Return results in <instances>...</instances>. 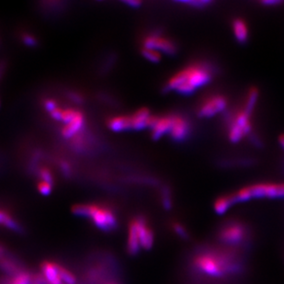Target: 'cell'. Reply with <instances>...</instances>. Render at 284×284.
I'll use <instances>...</instances> for the list:
<instances>
[{"mask_svg":"<svg viewBox=\"0 0 284 284\" xmlns=\"http://www.w3.org/2000/svg\"><path fill=\"white\" fill-rule=\"evenodd\" d=\"M142 47L151 48L158 51L159 53L169 55H174L177 53L176 45L169 38L158 33H152L146 36L142 41Z\"/></svg>","mask_w":284,"mask_h":284,"instance_id":"obj_9","label":"cell"},{"mask_svg":"<svg viewBox=\"0 0 284 284\" xmlns=\"http://www.w3.org/2000/svg\"><path fill=\"white\" fill-rule=\"evenodd\" d=\"M22 41L25 45L28 46H35L37 45V40H36L34 36L32 35V34H23L22 35Z\"/></svg>","mask_w":284,"mask_h":284,"instance_id":"obj_32","label":"cell"},{"mask_svg":"<svg viewBox=\"0 0 284 284\" xmlns=\"http://www.w3.org/2000/svg\"><path fill=\"white\" fill-rule=\"evenodd\" d=\"M236 205L234 197L231 194L228 195L220 196L217 200H215V202L213 203V210L214 212L219 214V215H222L224 213H227L231 207Z\"/></svg>","mask_w":284,"mask_h":284,"instance_id":"obj_21","label":"cell"},{"mask_svg":"<svg viewBox=\"0 0 284 284\" xmlns=\"http://www.w3.org/2000/svg\"><path fill=\"white\" fill-rule=\"evenodd\" d=\"M63 109H61L60 107L56 108L54 110H53L52 112H50V115L53 118V120H56V121H59L60 122V119H61V114H62Z\"/></svg>","mask_w":284,"mask_h":284,"instance_id":"obj_33","label":"cell"},{"mask_svg":"<svg viewBox=\"0 0 284 284\" xmlns=\"http://www.w3.org/2000/svg\"><path fill=\"white\" fill-rule=\"evenodd\" d=\"M227 98L222 95H212L205 98L197 108V115L202 119H209L220 114L227 108Z\"/></svg>","mask_w":284,"mask_h":284,"instance_id":"obj_8","label":"cell"},{"mask_svg":"<svg viewBox=\"0 0 284 284\" xmlns=\"http://www.w3.org/2000/svg\"><path fill=\"white\" fill-rule=\"evenodd\" d=\"M232 31L235 39L239 44H245L248 42L249 37V26L243 18H237L233 20Z\"/></svg>","mask_w":284,"mask_h":284,"instance_id":"obj_17","label":"cell"},{"mask_svg":"<svg viewBox=\"0 0 284 284\" xmlns=\"http://www.w3.org/2000/svg\"><path fill=\"white\" fill-rule=\"evenodd\" d=\"M141 53L142 55L148 61L152 63H158L161 61L162 58V53H159L157 50H154L151 48H147V47H142L141 49Z\"/></svg>","mask_w":284,"mask_h":284,"instance_id":"obj_24","label":"cell"},{"mask_svg":"<svg viewBox=\"0 0 284 284\" xmlns=\"http://www.w3.org/2000/svg\"><path fill=\"white\" fill-rule=\"evenodd\" d=\"M0 225L17 234L23 235L25 233V229L23 228V226L17 220H15L10 213L3 209H0Z\"/></svg>","mask_w":284,"mask_h":284,"instance_id":"obj_19","label":"cell"},{"mask_svg":"<svg viewBox=\"0 0 284 284\" xmlns=\"http://www.w3.org/2000/svg\"><path fill=\"white\" fill-rule=\"evenodd\" d=\"M41 270L49 284H63L62 280L58 275L54 262L44 261L41 265Z\"/></svg>","mask_w":284,"mask_h":284,"instance_id":"obj_20","label":"cell"},{"mask_svg":"<svg viewBox=\"0 0 284 284\" xmlns=\"http://www.w3.org/2000/svg\"><path fill=\"white\" fill-rule=\"evenodd\" d=\"M9 284H32V273L23 271L18 275L11 277Z\"/></svg>","mask_w":284,"mask_h":284,"instance_id":"obj_25","label":"cell"},{"mask_svg":"<svg viewBox=\"0 0 284 284\" xmlns=\"http://www.w3.org/2000/svg\"><path fill=\"white\" fill-rule=\"evenodd\" d=\"M83 279L87 284H123L117 259L107 252L95 253L88 259Z\"/></svg>","mask_w":284,"mask_h":284,"instance_id":"obj_3","label":"cell"},{"mask_svg":"<svg viewBox=\"0 0 284 284\" xmlns=\"http://www.w3.org/2000/svg\"><path fill=\"white\" fill-rule=\"evenodd\" d=\"M279 143L281 144V146L284 149V134H282L280 137H279Z\"/></svg>","mask_w":284,"mask_h":284,"instance_id":"obj_37","label":"cell"},{"mask_svg":"<svg viewBox=\"0 0 284 284\" xmlns=\"http://www.w3.org/2000/svg\"><path fill=\"white\" fill-rule=\"evenodd\" d=\"M152 117L150 110L145 108L136 110L131 115L133 130H142L146 127L148 128Z\"/></svg>","mask_w":284,"mask_h":284,"instance_id":"obj_16","label":"cell"},{"mask_svg":"<svg viewBox=\"0 0 284 284\" xmlns=\"http://www.w3.org/2000/svg\"><path fill=\"white\" fill-rule=\"evenodd\" d=\"M173 124V115L153 116L149 129L151 130L152 137L155 140H158L162 136L169 134Z\"/></svg>","mask_w":284,"mask_h":284,"instance_id":"obj_12","label":"cell"},{"mask_svg":"<svg viewBox=\"0 0 284 284\" xmlns=\"http://www.w3.org/2000/svg\"><path fill=\"white\" fill-rule=\"evenodd\" d=\"M217 238L223 245L241 248L249 244V228L244 223L237 221L226 222L218 230Z\"/></svg>","mask_w":284,"mask_h":284,"instance_id":"obj_6","label":"cell"},{"mask_svg":"<svg viewBox=\"0 0 284 284\" xmlns=\"http://www.w3.org/2000/svg\"><path fill=\"white\" fill-rule=\"evenodd\" d=\"M39 176L42 181H45V182H48L50 184L53 185V177L51 170L48 169H40L39 171Z\"/></svg>","mask_w":284,"mask_h":284,"instance_id":"obj_30","label":"cell"},{"mask_svg":"<svg viewBox=\"0 0 284 284\" xmlns=\"http://www.w3.org/2000/svg\"><path fill=\"white\" fill-rule=\"evenodd\" d=\"M126 4L130 5V6H133V8H136V7H139L141 5V2L140 1H127Z\"/></svg>","mask_w":284,"mask_h":284,"instance_id":"obj_35","label":"cell"},{"mask_svg":"<svg viewBox=\"0 0 284 284\" xmlns=\"http://www.w3.org/2000/svg\"><path fill=\"white\" fill-rule=\"evenodd\" d=\"M171 229L174 232V234L181 240H187L190 238V234L187 229L186 226H184L182 223L178 222H173L171 223Z\"/></svg>","mask_w":284,"mask_h":284,"instance_id":"obj_23","label":"cell"},{"mask_svg":"<svg viewBox=\"0 0 284 284\" xmlns=\"http://www.w3.org/2000/svg\"><path fill=\"white\" fill-rule=\"evenodd\" d=\"M232 195L236 205L253 199H283L284 183H257L244 187Z\"/></svg>","mask_w":284,"mask_h":284,"instance_id":"obj_5","label":"cell"},{"mask_svg":"<svg viewBox=\"0 0 284 284\" xmlns=\"http://www.w3.org/2000/svg\"><path fill=\"white\" fill-rule=\"evenodd\" d=\"M7 253H8V251L6 250V249H5L3 246L0 245V258H1V257H4Z\"/></svg>","mask_w":284,"mask_h":284,"instance_id":"obj_36","label":"cell"},{"mask_svg":"<svg viewBox=\"0 0 284 284\" xmlns=\"http://www.w3.org/2000/svg\"><path fill=\"white\" fill-rule=\"evenodd\" d=\"M141 249L142 248H141L140 240H139V237H138V232H137L135 222L133 219L129 223L126 251L131 257H134L140 253Z\"/></svg>","mask_w":284,"mask_h":284,"instance_id":"obj_14","label":"cell"},{"mask_svg":"<svg viewBox=\"0 0 284 284\" xmlns=\"http://www.w3.org/2000/svg\"><path fill=\"white\" fill-rule=\"evenodd\" d=\"M192 266L197 273L214 279L241 271V264L232 251L205 250L196 255Z\"/></svg>","mask_w":284,"mask_h":284,"instance_id":"obj_1","label":"cell"},{"mask_svg":"<svg viewBox=\"0 0 284 284\" xmlns=\"http://www.w3.org/2000/svg\"><path fill=\"white\" fill-rule=\"evenodd\" d=\"M213 68L205 63H196L182 68L167 82L166 89L180 95H191L207 86L213 79Z\"/></svg>","mask_w":284,"mask_h":284,"instance_id":"obj_2","label":"cell"},{"mask_svg":"<svg viewBox=\"0 0 284 284\" xmlns=\"http://www.w3.org/2000/svg\"><path fill=\"white\" fill-rule=\"evenodd\" d=\"M133 221L137 228L141 248L145 250H150L154 246L155 234L151 227L148 225L146 218L143 215H138L133 218Z\"/></svg>","mask_w":284,"mask_h":284,"instance_id":"obj_10","label":"cell"},{"mask_svg":"<svg viewBox=\"0 0 284 284\" xmlns=\"http://www.w3.org/2000/svg\"><path fill=\"white\" fill-rule=\"evenodd\" d=\"M252 112L243 109L237 111L227 122V137L234 143L246 138L252 132Z\"/></svg>","mask_w":284,"mask_h":284,"instance_id":"obj_7","label":"cell"},{"mask_svg":"<svg viewBox=\"0 0 284 284\" xmlns=\"http://www.w3.org/2000/svg\"><path fill=\"white\" fill-rule=\"evenodd\" d=\"M182 4H185L188 6H190L191 8L194 9H205L208 5L212 4V1L209 0H191V1H182Z\"/></svg>","mask_w":284,"mask_h":284,"instance_id":"obj_27","label":"cell"},{"mask_svg":"<svg viewBox=\"0 0 284 284\" xmlns=\"http://www.w3.org/2000/svg\"><path fill=\"white\" fill-rule=\"evenodd\" d=\"M191 133L189 121L180 115H173V124L169 135L176 142H183L189 138Z\"/></svg>","mask_w":284,"mask_h":284,"instance_id":"obj_11","label":"cell"},{"mask_svg":"<svg viewBox=\"0 0 284 284\" xmlns=\"http://www.w3.org/2000/svg\"><path fill=\"white\" fill-rule=\"evenodd\" d=\"M0 270L9 277H15L26 271L21 260L9 252L0 258Z\"/></svg>","mask_w":284,"mask_h":284,"instance_id":"obj_13","label":"cell"},{"mask_svg":"<svg viewBox=\"0 0 284 284\" xmlns=\"http://www.w3.org/2000/svg\"><path fill=\"white\" fill-rule=\"evenodd\" d=\"M37 189H38V190L40 191V193H42L43 195H49V194L52 192L53 185L50 184V183H48V182H45V181L40 180V181L38 182Z\"/></svg>","mask_w":284,"mask_h":284,"instance_id":"obj_29","label":"cell"},{"mask_svg":"<svg viewBox=\"0 0 284 284\" xmlns=\"http://www.w3.org/2000/svg\"><path fill=\"white\" fill-rule=\"evenodd\" d=\"M72 212L75 215L89 218L95 227L105 233L115 231L119 227L115 213L108 206L95 204L78 205L73 206Z\"/></svg>","mask_w":284,"mask_h":284,"instance_id":"obj_4","label":"cell"},{"mask_svg":"<svg viewBox=\"0 0 284 284\" xmlns=\"http://www.w3.org/2000/svg\"><path fill=\"white\" fill-rule=\"evenodd\" d=\"M161 204L165 210H170L172 208V198L170 195V190L169 188H164L162 189V196H161Z\"/></svg>","mask_w":284,"mask_h":284,"instance_id":"obj_26","label":"cell"},{"mask_svg":"<svg viewBox=\"0 0 284 284\" xmlns=\"http://www.w3.org/2000/svg\"><path fill=\"white\" fill-rule=\"evenodd\" d=\"M108 125L111 131L116 133L125 132L133 129L131 115H119L110 118Z\"/></svg>","mask_w":284,"mask_h":284,"instance_id":"obj_18","label":"cell"},{"mask_svg":"<svg viewBox=\"0 0 284 284\" xmlns=\"http://www.w3.org/2000/svg\"><path fill=\"white\" fill-rule=\"evenodd\" d=\"M76 112H77V110H75L73 109H63L60 122H62L63 125L68 124L76 115Z\"/></svg>","mask_w":284,"mask_h":284,"instance_id":"obj_28","label":"cell"},{"mask_svg":"<svg viewBox=\"0 0 284 284\" xmlns=\"http://www.w3.org/2000/svg\"><path fill=\"white\" fill-rule=\"evenodd\" d=\"M44 106L45 109L48 111V112H52L53 110H54L56 108H58V105L56 103L55 100H53L52 98H48L46 99L44 103Z\"/></svg>","mask_w":284,"mask_h":284,"instance_id":"obj_31","label":"cell"},{"mask_svg":"<svg viewBox=\"0 0 284 284\" xmlns=\"http://www.w3.org/2000/svg\"><path fill=\"white\" fill-rule=\"evenodd\" d=\"M84 124H85V117L81 111L77 110L76 115L71 121L68 124L63 125L62 132H61L63 136L66 139H70L72 137H74L77 133H79L80 130L84 126Z\"/></svg>","mask_w":284,"mask_h":284,"instance_id":"obj_15","label":"cell"},{"mask_svg":"<svg viewBox=\"0 0 284 284\" xmlns=\"http://www.w3.org/2000/svg\"><path fill=\"white\" fill-rule=\"evenodd\" d=\"M283 3L282 1H276V0H272V1H263L262 4L266 5V6H274V5H279Z\"/></svg>","mask_w":284,"mask_h":284,"instance_id":"obj_34","label":"cell"},{"mask_svg":"<svg viewBox=\"0 0 284 284\" xmlns=\"http://www.w3.org/2000/svg\"><path fill=\"white\" fill-rule=\"evenodd\" d=\"M54 264H55V268L57 269L58 275L62 280V282H64L66 284H77V278L70 270H68L66 268L62 266L61 264H58V263H54Z\"/></svg>","mask_w":284,"mask_h":284,"instance_id":"obj_22","label":"cell"}]
</instances>
